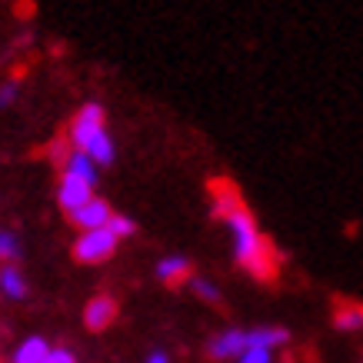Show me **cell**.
<instances>
[{
  "mask_svg": "<svg viewBox=\"0 0 363 363\" xmlns=\"http://www.w3.org/2000/svg\"><path fill=\"white\" fill-rule=\"evenodd\" d=\"M210 200H213V213L230 227V243H233V260L257 280H277L280 274V253L277 247L264 237V230L257 227L253 213L243 203L240 190L230 180H213L210 184Z\"/></svg>",
  "mask_w": 363,
  "mask_h": 363,
  "instance_id": "obj_1",
  "label": "cell"
},
{
  "mask_svg": "<svg viewBox=\"0 0 363 363\" xmlns=\"http://www.w3.org/2000/svg\"><path fill=\"white\" fill-rule=\"evenodd\" d=\"M104 123H107V113H104V107H100V104H84V107H80V111L70 117V130H67V140H70V147H74V150H87L90 143H94L100 133L107 130Z\"/></svg>",
  "mask_w": 363,
  "mask_h": 363,
  "instance_id": "obj_2",
  "label": "cell"
},
{
  "mask_svg": "<svg viewBox=\"0 0 363 363\" xmlns=\"http://www.w3.org/2000/svg\"><path fill=\"white\" fill-rule=\"evenodd\" d=\"M117 243H121V237H117L111 227L84 230L77 240H74V260H77V264H104V260L113 257Z\"/></svg>",
  "mask_w": 363,
  "mask_h": 363,
  "instance_id": "obj_3",
  "label": "cell"
},
{
  "mask_svg": "<svg viewBox=\"0 0 363 363\" xmlns=\"http://www.w3.org/2000/svg\"><path fill=\"white\" fill-rule=\"evenodd\" d=\"M117 313H121L117 300H113L111 294H97V297H90L87 307H84V327H87L90 333L107 330L113 320H117Z\"/></svg>",
  "mask_w": 363,
  "mask_h": 363,
  "instance_id": "obj_4",
  "label": "cell"
},
{
  "mask_svg": "<svg viewBox=\"0 0 363 363\" xmlns=\"http://www.w3.org/2000/svg\"><path fill=\"white\" fill-rule=\"evenodd\" d=\"M90 200H94V187H90V184H84V180H77V177H70V174L60 177V187H57V203L64 207L67 217H74L80 207H87Z\"/></svg>",
  "mask_w": 363,
  "mask_h": 363,
  "instance_id": "obj_5",
  "label": "cell"
},
{
  "mask_svg": "<svg viewBox=\"0 0 363 363\" xmlns=\"http://www.w3.org/2000/svg\"><path fill=\"white\" fill-rule=\"evenodd\" d=\"M250 347V340H247V330H240V327H230V330H220L213 340L207 343V353L213 357V360H240L243 350Z\"/></svg>",
  "mask_w": 363,
  "mask_h": 363,
  "instance_id": "obj_6",
  "label": "cell"
},
{
  "mask_svg": "<svg viewBox=\"0 0 363 363\" xmlns=\"http://www.w3.org/2000/svg\"><path fill=\"white\" fill-rule=\"evenodd\" d=\"M113 217V207L107 203V200H100L94 197L87 203V207H80L74 217H70V223H77L80 230H100V227H107Z\"/></svg>",
  "mask_w": 363,
  "mask_h": 363,
  "instance_id": "obj_7",
  "label": "cell"
},
{
  "mask_svg": "<svg viewBox=\"0 0 363 363\" xmlns=\"http://www.w3.org/2000/svg\"><path fill=\"white\" fill-rule=\"evenodd\" d=\"M157 277L164 280L167 286H180V284H190L194 277H190V260L187 257H164L160 264H157Z\"/></svg>",
  "mask_w": 363,
  "mask_h": 363,
  "instance_id": "obj_8",
  "label": "cell"
},
{
  "mask_svg": "<svg viewBox=\"0 0 363 363\" xmlns=\"http://www.w3.org/2000/svg\"><path fill=\"white\" fill-rule=\"evenodd\" d=\"M333 327L343 333L363 330V303H357V300H340L337 310H333Z\"/></svg>",
  "mask_w": 363,
  "mask_h": 363,
  "instance_id": "obj_9",
  "label": "cell"
},
{
  "mask_svg": "<svg viewBox=\"0 0 363 363\" xmlns=\"http://www.w3.org/2000/svg\"><path fill=\"white\" fill-rule=\"evenodd\" d=\"M0 297H7V300H23L27 297V280H23V274H21V267L17 264L0 267Z\"/></svg>",
  "mask_w": 363,
  "mask_h": 363,
  "instance_id": "obj_10",
  "label": "cell"
},
{
  "mask_svg": "<svg viewBox=\"0 0 363 363\" xmlns=\"http://www.w3.org/2000/svg\"><path fill=\"white\" fill-rule=\"evenodd\" d=\"M64 174L77 177V180H84V184H90V187L97 184V164H94V157L84 154V150H74V154L67 157Z\"/></svg>",
  "mask_w": 363,
  "mask_h": 363,
  "instance_id": "obj_11",
  "label": "cell"
},
{
  "mask_svg": "<svg viewBox=\"0 0 363 363\" xmlns=\"http://www.w3.org/2000/svg\"><path fill=\"white\" fill-rule=\"evenodd\" d=\"M47 353H50V343L44 340V337H27V340H21V347L13 350L11 363H44Z\"/></svg>",
  "mask_w": 363,
  "mask_h": 363,
  "instance_id": "obj_12",
  "label": "cell"
},
{
  "mask_svg": "<svg viewBox=\"0 0 363 363\" xmlns=\"http://www.w3.org/2000/svg\"><path fill=\"white\" fill-rule=\"evenodd\" d=\"M247 340H250V347L277 350V347H284V343L290 340V333H286L284 327H253V330H247Z\"/></svg>",
  "mask_w": 363,
  "mask_h": 363,
  "instance_id": "obj_13",
  "label": "cell"
},
{
  "mask_svg": "<svg viewBox=\"0 0 363 363\" xmlns=\"http://www.w3.org/2000/svg\"><path fill=\"white\" fill-rule=\"evenodd\" d=\"M84 154L94 157V164H97V167L113 164V140H111V133L104 130V133L97 137V140H94V143L87 147V150H84Z\"/></svg>",
  "mask_w": 363,
  "mask_h": 363,
  "instance_id": "obj_14",
  "label": "cell"
},
{
  "mask_svg": "<svg viewBox=\"0 0 363 363\" xmlns=\"http://www.w3.org/2000/svg\"><path fill=\"white\" fill-rule=\"evenodd\" d=\"M190 290H194L200 300H207V303H220V290H217V284H210L207 277H194V280H190Z\"/></svg>",
  "mask_w": 363,
  "mask_h": 363,
  "instance_id": "obj_15",
  "label": "cell"
},
{
  "mask_svg": "<svg viewBox=\"0 0 363 363\" xmlns=\"http://www.w3.org/2000/svg\"><path fill=\"white\" fill-rule=\"evenodd\" d=\"M17 257H21V240H17V233L0 230V260H7V264H13Z\"/></svg>",
  "mask_w": 363,
  "mask_h": 363,
  "instance_id": "obj_16",
  "label": "cell"
},
{
  "mask_svg": "<svg viewBox=\"0 0 363 363\" xmlns=\"http://www.w3.org/2000/svg\"><path fill=\"white\" fill-rule=\"evenodd\" d=\"M107 227H111L113 233H117V237H130V233H137V223L130 220V217H123V213H113L111 217V223H107Z\"/></svg>",
  "mask_w": 363,
  "mask_h": 363,
  "instance_id": "obj_17",
  "label": "cell"
},
{
  "mask_svg": "<svg viewBox=\"0 0 363 363\" xmlns=\"http://www.w3.org/2000/svg\"><path fill=\"white\" fill-rule=\"evenodd\" d=\"M237 363H274V350H267V347H247Z\"/></svg>",
  "mask_w": 363,
  "mask_h": 363,
  "instance_id": "obj_18",
  "label": "cell"
},
{
  "mask_svg": "<svg viewBox=\"0 0 363 363\" xmlns=\"http://www.w3.org/2000/svg\"><path fill=\"white\" fill-rule=\"evenodd\" d=\"M44 363H77V353L67 350V347H50Z\"/></svg>",
  "mask_w": 363,
  "mask_h": 363,
  "instance_id": "obj_19",
  "label": "cell"
},
{
  "mask_svg": "<svg viewBox=\"0 0 363 363\" xmlns=\"http://www.w3.org/2000/svg\"><path fill=\"white\" fill-rule=\"evenodd\" d=\"M17 90H21V84H17V80H4V84H0V107H7V104H13V97H17Z\"/></svg>",
  "mask_w": 363,
  "mask_h": 363,
  "instance_id": "obj_20",
  "label": "cell"
},
{
  "mask_svg": "<svg viewBox=\"0 0 363 363\" xmlns=\"http://www.w3.org/2000/svg\"><path fill=\"white\" fill-rule=\"evenodd\" d=\"M143 363H170V357H167L164 350H154V353H147V360Z\"/></svg>",
  "mask_w": 363,
  "mask_h": 363,
  "instance_id": "obj_21",
  "label": "cell"
}]
</instances>
